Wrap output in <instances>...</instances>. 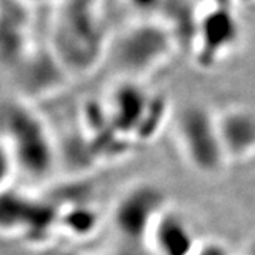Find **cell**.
Instances as JSON below:
<instances>
[{
    "label": "cell",
    "instance_id": "2",
    "mask_svg": "<svg viewBox=\"0 0 255 255\" xmlns=\"http://www.w3.org/2000/svg\"><path fill=\"white\" fill-rule=\"evenodd\" d=\"M174 139L184 162L201 176H219L228 166L220 137L217 112L189 104L174 117Z\"/></svg>",
    "mask_w": 255,
    "mask_h": 255
},
{
    "label": "cell",
    "instance_id": "4",
    "mask_svg": "<svg viewBox=\"0 0 255 255\" xmlns=\"http://www.w3.org/2000/svg\"><path fill=\"white\" fill-rule=\"evenodd\" d=\"M170 207L164 191L153 183H136L118 197L112 209L114 227L128 244L149 243L156 223Z\"/></svg>",
    "mask_w": 255,
    "mask_h": 255
},
{
    "label": "cell",
    "instance_id": "14",
    "mask_svg": "<svg viewBox=\"0 0 255 255\" xmlns=\"http://www.w3.org/2000/svg\"><path fill=\"white\" fill-rule=\"evenodd\" d=\"M244 255H255V246L251 247V248H250V250H248V251H247Z\"/></svg>",
    "mask_w": 255,
    "mask_h": 255
},
{
    "label": "cell",
    "instance_id": "13",
    "mask_svg": "<svg viewBox=\"0 0 255 255\" xmlns=\"http://www.w3.org/2000/svg\"><path fill=\"white\" fill-rule=\"evenodd\" d=\"M130 1L133 3V6L137 7V9L149 10L152 9V7H155L159 0H130Z\"/></svg>",
    "mask_w": 255,
    "mask_h": 255
},
{
    "label": "cell",
    "instance_id": "12",
    "mask_svg": "<svg viewBox=\"0 0 255 255\" xmlns=\"http://www.w3.org/2000/svg\"><path fill=\"white\" fill-rule=\"evenodd\" d=\"M199 255H233L227 247L219 241H204Z\"/></svg>",
    "mask_w": 255,
    "mask_h": 255
},
{
    "label": "cell",
    "instance_id": "9",
    "mask_svg": "<svg viewBox=\"0 0 255 255\" xmlns=\"http://www.w3.org/2000/svg\"><path fill=\"white\" fill-rule=\"evenodd\" d=\"M203 244L193 221L172 206L156 223L147 243L155 255H199Z\"/></svg>",
    "mask_w": 255,
    "mask_h": 255
},
{
    "label": "cell",
    "instance_id": "3",
    "mask_svg": "<svg viewBox=\"0 0 255 255\" xmlns=\"http://www.w3.org/2000/svg\"><path fill=\"white\" fill-rule=\"evenodd\" d=\"M104 104L112 127L129 146L152 140L167 118L164 97L150 94L130 78L119 84Z\"/></svg>",
    "mask_w": 255,
    "mask_h": 255
},
{
    "label": "cell",
    "instance_id": "10",
    "mask_svg": "<svg viewBox=\"0 0 255 255\" xmlns=\"http://www.w3.org/2000/svg\"><path fill=\"white\" fill-rule=\"evenodd\" d=\"M237 40V24L227 10H214L209 13L200 27L199 61L203 67H210L226 53Z\"/></svg>",
    "mask_w": 255,
    "mask_h": 255
},
{
    "label": "cell",
    "instance_id": "1",
    "mask_svg": "<svg viewBox=\"0 0 255 255\" xmlns=\"http://www.w3.org/2000/svg\"><path fill=\"white\" fill-rule=\"evenodd\" d=\"M1 150L30 180H44L57 166V145L47 121L23 97L3 104Z\"/></svg>",
    "mask_w": 255,
    "mask_h": 255
},
{
    "label": "cell",
    "instance_id": "8",
    "mask_svg": "<svg viewBox=\"0 0 255 255\" xmlns=\"http://www.w3.org/2000/svg\"><path fill=\"white\" fill-rule=\"evenodd\" d=\"M220 137L228 164H246L255 159V110L236 104L217 111Z\"/></svg>",
    "mask_w": 255,
    "mask_h": 255
},
{
    "label": "cell",
    "instance_id": "11",
    "mask_svg": "<svg viewBox=\"0 0 255 255\" xmlns=\"http://www.w3.org/2000/svg\"><path fill=\"white\" fill-rule=\"evenodd\" d=\"M98 213L92 206H67L58 209V231L75 238L90 237L98 226Z\"/></svg>",
    "mask_w": 255,
    "mask_h": 255
},
{
    "label": "cell",
    "instance_id": "5",
    "mask_svg": "<svg viewBox=\"0 0 255 255\" xmlns=\"http://www.w3.org/2000/svg\"><path fill=\"white\" fill-rule=\"evenodd\" d=\"M172 38L167 30L156 24L130 28L119 40L117 48L119 67L136 80L157 68L170 54Z\"/></svg>",
    "mask_w": 255,
    "mask_h": 255
},
{
    "label": "cell",
    "instance_id": "6",
    "mask_svg": "<svg viewBox=\"0 0 255 255\" xmlns=\"http://www.w3.org/2000/svg\"><path fill=\"white\" fill-rule=\"evenodd\" d=\"M1 231L10 237L47 240L58 230V210L43 201L17 194L13 189L3 191Z\"/></svg>",
    "mask_w": 255,
    "mask_h": 255
},
{
    "label": "cell",
    "instance_id": "7",
    "mask_svg": "<svg viewBox=\"0 0 255 255\" xmlns=\"http://www.w3.org/2000/svg\"><path fill=\"white\" fill-rule=\"evenodd\" d=\"M57 51L61 64L77 71H85L95 64L101 51L100 28L84 6L67 13L58 28Z\"/></svg>",
    "mask_w": 255,
    "mask_h": 255
}]
</instances>
